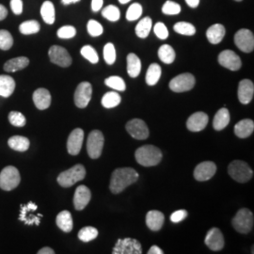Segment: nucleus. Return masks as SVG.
<instances>
[{
	"mask_svg": "<svg viewBox=\"0 0 254 254\" xmlns=\"http://www.w3.org/2000/svg\"><path fill=\"white\" fill-rule=\"evenodd\" d=\"M102 15L110 22H116L121 17V11L118 7L114 5H109L103 9Z\"/></svg>",
	"mask_w": 254,
	"mask_h": 254,
	"instance_id": "nucleus-40",
	"label": "nucleus"
},
{
	"mask_svg": "<svg viewBox=\"0 0 254 254\" xmlns=\"http://www.w3.org/2000/svg\"><path fill=\"white\" fill-rule=\"evenodd\" d=\"M48 55L51 63L61 67H69L72 64L71 56L68 53V51L62 46H51L48 51Z\"/></svg>",
	"mask_w": 254,
	"mask_h": 254,
	"instance_id": "nucleus-12",
	"label": "nucleus"
},
{
	"mask_svg": "<svg viewBox=\"0 0 254 254\" xmlns=\"http://www.w3.org/2000/svg\"><path fill=\"white\" fill-rule=\"evenodd\" d=\"M163 251L157 247V246H153L149 251H148V254H163Z\"/></svg>",
	"mask_w": 254,
	"mask_h": 254,
	"instance_id": "nucleus-53",
	"label": "nucleus"
},
{
	"mask_svg": "<svg viewBox=\"0 0 254 254\" xmlns=\"http://www.w3.org/2000/svg\"><path fill=\"white\" fill-rule=\"evenodd\" d=\"M87 29H88L89 34L92 37L100 36L103 34V31H104V28L102 27V25L95 20H90L88 22Z\"/></svg>",
	"mask_w": 254,
	"mask_h": 254,
	"instance_id": "nucleus-47",
	"label": "nucleus"
},
{
	"mask_svg": "<svg viewBox=\"0 0 254 254\" xmlns=\"http://www.w3.org/2000/svg\"><path fill=\"white\" fill-rule=\"evenodd\" d=\"M186 2L190 8H197L200 4V0H186Z\"/></svg>",
	"mask_w": 254,
	"mask_h": 254,
	"instance_id": "nucleus-55",
	"label": "nucleus"
},
{
	"mask_svg": "<svg viewBox=\"0 0 254 254\" xmlns=\"http://www.w3.org/2000/svg\"><path fill=\"white\" fill-rule=\"evenodd\" d=\"M84 140V131L81 128H75L72 131L67 141L68 153L72 155H77L80 153Z\"/></svg>",
	"mask_w": 254,
	"mask_h": 254,
	"instance_id": "nucleus-17",
	"label": "nucleus"
},
{
	"mask_svg": "<svg viewBox=\"0 0 254 254\" xmlns=\"http://www.w3.org/2000/svg\"><path fill=\"white\" fill-rule=\"evenodd\" d=\"M235 1H237V2H240V1H242V0H235Z\"/></svg>",
	"mask_w": 254,
	"mask_h": 254,
	"instance_id": "nucleus-59",
	"label": "nucleus"
},
{
	"mask_svg": "<svg viewBox=\"0 0 254 254\" xmlns=\"http://www.w3.org/2000/svg\"><path fill=\"white\" fill-rule=\"evenodd\" d=\"M21 181L20 173L15 167L8 166L0 173V188L3 190L10 191L18 187Z\"/></svg>",
	"mask_w": 254,
	"mask_h": 254,
	"instance_id": "nucleus-6",
	"label": "nucleus"
},
{
	"mask_svg": "<svg viewBox=\"0 0 254 254\" xmlns=\"http://www.w3.org/2000/svg\"><path fill=\"white\" fill-rule=\"evenodd\" d=\"M229 175L238 183H247L254 176V171L248 164L241 160H234L228 167Z\"/></svg>",
	"mask_w": 254,
	"mask_h": 254,
	"instance_id": "nucleus-4",
	"label": "nucleus"
},
{
	"mask_svg": "<svg viewBox=\"0 0 254 254\" xmlns=\"http://www.w3.org/2000/svg\"><path fill=\"white\" fill-rule=\"evenodd\" d=\"M254 94V82L251 81L250 79H243L239 82L238 85V99L241 104L248 105L253 100Z\"/></svg>",
	"mask_w": 254,
	"mask_h": 254,
	"instance_id": "nucleus-19",
	"label": "nucleus"
},
{
	"mask_svg": "<svg viewBox=\"0 0 254 254\" xmlns=\"http://www.w3.org/2000/svg\"><path fill=\"white\" fill-rule=\"evenodd\" d=\"M138 179V173L132 168H120L115 170L110 179L109 190L113 194H119Z\"/></svg>",
	"mask_w": 254,
	"mask_h": 254,
	"instance_id": "nucleus-1",
	"label": "nucleus"
},
{
	"mask_svg": "<svg viewBox=\"0 0 254 254\" xmlns=\"http://www.w3.org/2000/svg\"><path fill=\"white\" fill-rule=\"evenodd\" d=\"M29 64V60L26 57H18L11 59L4 64V71L8 73H14L20 70H23Z\"/></svg>",
	"mask_w": 254,
	"mask_h": 254,
	"instance_id": "nucleus-27",
	"label": "nucleus"
},
{
	"mask_svg": "<svg viewBox=\"0 0 254 254\" xmlns=\"http://www.w3.org/2000/svg\"><path fill=\"white\" fill-rule=\"evenodd\" d=\"M175 51L170 45H163L158 49V58L164 64H173L175 61Z\"/></svg>",
	"mask_w": 254,
	"mask_h": 254,
	"instance_id": "nucleus-34",
	"label": "nucleus"
},
{
	"mask_svg": "<svg viewBox=\"0 0 254 254\" xmlns=\"http://www.w3.org/2000/svg\"><path fill=\"white\" fill-rule=\"evenodd\" d=\"M103 7V0H91V9L93 11H99Z\"/></svg>",
	"mask_w": 254,
	"mask_h": 254,
	"instance_id": "nucleus-52",
	"label": "nucleus"
},
{
	"mask_svg": "<svg viewBox=\"0 0 254 254\" xmlns=\"http://www.w3.org/2000/svg\"><path fill=\"white\" fill-rule=\"evenodd\" d=\"M13 45V39L8 30L0 29V49L9 50Z\"/></svg>",
	"mask_w": 254,
	"mask_h": 254,
	"instance_id": "nucleus-41",
	"label": "nucleus"
},
{
	"mask_svg": "<svg viewBox=\"0 0 254 254\" xmlns=\"http://www.w3.org/2000/svg\"><path fill=\"white\" fill-rule=\"evenodd\" d=\"M254 121L250 119H245L238 122L235 127V134L240 138L249 137L254 133Z\"/></svg>",
	"mask_w": 254,
	"mask_h": 254,
	"instance_id": "nucleus-24",
	"label": "nucleus"
},
{
	"mask_svg": "<svg viewBox=\"0 0 254 254\" xmlns=\"http://www.w3.org/2000/svg\"><path fill=\"white\" fill-rule=\"evenodd\" d=\"M105 143V137L99 130H92L88 136L87 151L89 156L92 159L99 158L102 154Z\"/></svg>",
	"mask_w": 254,
	"mask_h": 254,
	"instance_id": "nucleus-7",
	"label": "nucleus"
},
{
	"mask_svg": "<svg viewBox=\"0 0 254 254\" xmlns=\"http://www.w3.org/2000/svg\"><path fill=\"white\" fill-rule=\"evenodd\" d=\"M142 14V6L139 3H133L130 5L127 11V19L128 21H136Z\"/></svg>",
	"mask_w": 254,
	"mask_h": 254,
	"instance_id": "nucleus-43",
	"label": "nucleus"
},
{
	"mask_svg": "<svg viewBox=\"0 0 254 254\" xmlns=\"http://www.w3.org/2000/svg\"><path fill=\"white\" fill-rule=\"evenodd\" d=\"M121 101L122 98L118 92L109 91L102 98V106L106 109H113L120 105Z\"/></svg>",
	"mask_w": 254,
	"mask_h": 254,
	"instance_id": "nucleus-35",
	"label": "nucleus"
},
{
	"mask_svg": "<svg viewBox=\"0 0 254 254\" xmlns=\"http://www.w3.org/2000/svg\"><path fill=\"white\" fill-rule=\"evenodd\" d=\"M162 12L167 15H176L181 12V6L171 0H168L164 3L162 7Z\"/></svg>",
	"mask_w": 254,
	"mask_h": 254,
	"instance_id": "nucleus-44",
	"label": "nucleus"
},
{
	"mask_svg": "<svg viewBox=\"0 0 254 254\" xmlns=\"http://www.w3.org/2000/svg\"><path fill=\"white\" fill-rule=\"evenodd\" d=\"M40 28L41 26L38 21L30 20V21H26L22 23L19 27V30L24 35H30V34L38 33L40 31Z\"/></svg>",
	"mask_w": 254,
	"mask_h": 254,
	"instance_id": "nucleus-36",
	"label": "nucleus"
},
{
	"mask_svg": "<svg viewBox=\"0 0 254 254\" xmlns=\"http://www.w3.org/2000/svg\"><path fill=\"white\" fill-rule=\"evenodd\" d=\"M161 73H162L161 67L158 64H151L146 73V83L149 86H154L159 81Z\"/></svg>",
	"mask_w": 254,
	"mask_h": 254,
	"instance_id": "nucleus-32",
	"label": "nucleus"
},
{
	"mask_svg": "<svg viewBox=\"0 0 254 254\" xmlns=\"http://www.w3.org/2000/svg\"><path fill=\"white\" fill-rule=\"evenodd\" d=\"M86 176L85 167L81 164H77L73 168L61 173L58 177V183L63 188H70L75 183L81 181Z\"/></svg>",
	"mask_w": 254,
	"mask_h": 254,
	"instance_id": "nucleus-3",
	"label": "nucleus"
},
{
	"mask_svg": "<svg viewBox=\"0 0 254 254\" xmlns=\"http://www.w3.org/2000/svg\"><path fill=\"white\" fill-rule=\"evenodd\" d=\"M38 254H54L55 252L51 249V248H43V249H41L39 252H38Z\"/></svg>",
	"mask_w": 254,
	"mask_h": 254,
	"instance_id": "nucleus-56",
	"label": "nucleus"
},
{
	"mask_svg": "<svg viewBox=\"0 0 254 254\" xmlns=\"http://www.w3.org/2000/svg\"><path fill=\"white\" fill-rule=\"evenodd\" d=\"M113 254H141L142 249L140 243L133 238L119 239L113 249Z\"/></svg>",
	"mask_w": 254,
	"mask_h": 254,
	"instance_id": "nucleus-9",
	"label": "nucleus"
},
{
	"mask_svg": "<svg viewBox=\"0 0 254 254\" xmlns=\"http://www.w3.org/2000/svg\"><path fill=\"white\" fill-rule=\"evenodd\" d=\"M218 64L231 71H238L241 66V59L232 50H224L218 55Z\"/></svg>",
	"mask_w": 254,
	"mask_h": 254,
	"instance_id": "nucleus-14",
	"label": "nucleus"
},
{
	"mask_svg": "<svg viewBox=\"0 0 254 254\" xmlns=\"http://www.w3.org/2000/svg\"><path fill=\"white\" fill-rule=\"evenodd\" d=\"M131 0H119V2L121 3V4H127L128 2H130Z\"/></svg>",
	"mask_w": 254,
	"mask_h": 254,
	"instance_id": "nucleus-58",
	"label": "nucleus"
},
{
	"mask_svg": "<svg viewBox=\"0 0 254 254\" xmlns=\"http://www.w3.org/2000/svg\"><path fill=\"white\" fill-rule=\"evenodd\" d=\"M92 87L89 82H81L74 92V104L79 109H85L91 99Z\"/></svg>",
	"mask_w": 254,
	"mask_h": 254,
	"instance_id": "nucleus-11",
	"label": "nucleus"
},
{
	"mask_svg": "<svg viewBox=\"0 0 254 254\" xmlns=\"http://www.w3.org/2000/svg\"><path fill=\"white\" fill-rule=\"evenodd\" d=\"M33 102L37 109L40 110L47 109L51 105V94L46 89H38L33 93Z\"/></svg>",
	"mask_w": 254,
	"mask_h": 254,
	"instance_id": "nucleus-21",
	"label": "nucleus"
},
{
	"mask_svg": "<svg viewBox=\"0 0 254 254\" xmlns=\"http://www.w3.org/2000/svg\"><path fill=\"white\" fill-rule=\"evenodd\" d=\"M7 15H8V10L3 5L0 4V21L6 18Z\"/></svg>",
	"mask_w": 254,
	"mask_h": 254,
	"instance_id": "nucleus-54",
	"label": "nucleus"
},
{
	"mask_svg": "<svg viewBox=\"0 0 254 254\" xmlns=\"http://www.w3.org/2000/svg\"><path fill=\"white\" fill-rule=\"evenodd\" d=\"M10 8L16 15L23 12V1L22 0H10Z\"/></svg>",
	"mask_w": 254,
	"mask_h": 254,
	"instance_id": "nucleus-51",
	"label": "nucleus"
},
{
	"mask_svg": "<svg viewBox=\"0 0 254 254\" xmlns=\"http://www.w3.org/2000/svg\"><path fill=\"white\" fill-rule=\"evenodd\" d=\"M135 157L136 162L141 166L153 167L160 163L162 153L157 147L148 144L138 148L135 153Z\"/></svg>",
	"mask_w": 254,
	"mask_h": 254,
	"instance_id": "nucleus-2",
	"label": "nucleus"
},
{
	"mask_svg": "<svg viewBox=\"0 0 254 254\" xmlns=\"http://www.w3.org/2000/svg\"><path fill=\"white\" fill-rule=\"evenodd\" d=\"M173 29L175 32L186 35V36H193L196 33V27L190 23L188 22H178L173 26Z\"/></svg>",
	"mask_w": 254,
	"mask_h": 254,
	"instance_id": "nucleus-37",
	"label": "nucleus"
},
{
	"mask_svg": "<svg viewBox=\"0 0 254 254\" xmlns=\"http://www.w3.org/2000/svg\"><path fill=\"white\" fill-rule=\"evenodd\" d=\"M165 217L163 213L160 211L152 210L147 213L146 224L152 231H159L163 226Z\"/></svg>",
	"mask_w": 254,
	"mask_h": 254,
	"instance_id": "nucleus-22",
	"label": "nucleus"
},
{
	"mask_svg": "<svg viewBox=\"0 0 254 254\" xmlns=\"http://www.w3.org/2000/svg\"><path fill=\"white\" fill-rule=\"evenodd\" d=\"M225 33H226V29L223 25L215 24L207 29L206 37L209 43H211L212 45H218L223 40Z\"/></svg>",
	"mask_w": 254,
	"mask_h": 254,
	"instance_id": "nucleus-23",
	"label": "nucleus"
},
{
	"mask_svg": "<svg viewBox=\"0 0 254 254\" xmlns=\"http://www.w3.org/2000/svg\"><path fill=\"white\" fill-rule=\"evenodd\" d=\"M141 71V62L139 58L134 53H130L127 56V73L135 78L138 76Z\"/></svg>",
	"mask_w": 254,
	"mask_h": 254,
	"instance_id": "nucleus-29",
	"label": "nucleus"
},
{
	"mask_svg": "<svg viewBox=\"0 0 254 254\" xmlns=\"http://www.w3.org/2000/svg\"><path fill=\"white\" fill-rule=\"evenodd\" d=\"M208 115L204 112L193 113L187 122V127L191 132H200L203 130L208 124Z\"/></svg>",
	"mask_w": 254,
	"mask_h": 254,
	"instance_id": "nucleus-18",
	"label": "nucleus"
},
{
	"mask_svg": "<svg viewBox=\"0 0 254 254\" xmlns=\"http://www.w3.org/2000/svg\"><path fill=\"white\" fill-rule=\"evenodd\" d=\"M204 243L211 251L218 252L223 249L225 241H224V237L222 236V233L218 230V228H212L209 230L207 235L205 236Z\"/></svg>",
	"mask_w": 254,
	"mask_h": 254,
	"instance_id": "nucleus-16",
	"label": "nucleus"
},
{
	"mask_svg": "<svg viewBox=\"0 0 254 254\" xmlns=\"http://www.w3.org/2000/svg\"><path fill=\"white\" fill-rule=\"evenodd\" d=\"M230 123V112L225 107L220 109L215 115L213 120V127L215 130L220 131L227 127Z\"/></svg>",
	"mask_w": 254,
	"mask_h": 254,
	"instance_id": "nucleus-28",
	"label": "nucleus"
},
{
	"mask_svg": "<svg viewBox=\"0 0 254 254\" xmlns=\"http://www.w3.org/2000/svg\"><path fill=\"white\" fill-rule=\"evenodd\" d=\"M152 26H153V22L150 17H144L141 19L136 26V36L141 39L147 38L151 32Z\"/></svg>",
	"mask_w": 254,
	"mask_h": 254,
	"instance_id": "nucleus-33",
	"label": "nucleus"
},
{
	"mask_svg": "<svg viewBox=\"0 0 254 254\" xmlns=\"http://www.w3.org/2000/svg\"><path fill=\"white\" fill-rule=\"evenodd\" d=\"M56 223L58 227L65 233H70L73 230V218L71 213L67 210L59 213L56 218Z\"/></svg>",
	"mask_w": 254,
	"mask_h": 254,
	"instance_id": "nucleus-26",
	"label": "nucleus"
},
{
	"mask_svg": "<svg viewBox=\"0 0 254 254\" xmlns=\"http://www.w3.org/2000/svg\"><path fill=\"white\" fill-rule=\"evenodd\" d=\"M15 90L14 79L6 74H0V96L8 98Z\"/></svg>",
	"mask_w": 254,
	"mask_h": 254,
	"instance_id": "nucleus-25",
	"label": "nucleus"
},
{
	"mask_svg": "<svg viewBox=\"0 0 254 254\" xmlns=\"http://www.w3.org/2000/svg\"><path fill=\"white\" fill-rule=\"evenodd\" d=\"M81 55L88 60L91 64H97L99 62V57L96 52V50L91 46H83L81 48Z\"/></svg>",
	"mask_w": 254,
	"mask_h": 254,
	"instance_id": "nucleus-42",
	"label": "nucleus"
},
{
	"mask_svg": "<svg viewBox=\"0 0 254 254\" xmlns=\"http://www.w3.org/2000/svg\"><path fill=\"white\" fill-rule=\"evenodd\" d=\"M154 34L160 40H165L169 37V30L162 22H158L154 25Z\"/></svg>",
	"mask_w": 254,
	"mask_h": 254,
	"instance_id": "nucleus-49",
	"label": "nucleus"
},
{
	"mask_svg": "<svg viewBox=\"0 0 254 254\" xmlns=\"http://www.w3.org/2000/svg\"><path fill=\"white\" fill-rule=\"evenodd\" d=\"M235 44L242 52H253L254 49V33L247 28L239 29L235 35Z\"/></svg>",
	"mask_w": 254,
	"mask_h": 254,
	"instance_id": "nucleus-10",
	"label": "nucleus"
},
{
	"mask_svg": "<svg viewBox=\"0 0 254 254\" xmlns=\"http://www.w3.org/2000/svg\"><path fill=\"white\" fill-rule=\"evenodd\" d=\"M57 34L61 39H72L76 34V29L73 26H64L58 30Z\"/></svg>",
	"mask_w": 254,
	"mask_h": 254,
	"instance_id": "nucleus-48",
	"label": "nucleus"
},
{
	"mask_svg": "<svg viewBox=\"0 0 254 254\" xmlns=\"http://www.w3.org/2000/svg\"><path fill=\"white\" fill-rule=\"evenodd\" d=\"M217 172V166L212 161H205L197 165L194 170V177L197 181H207Z\"/></svg>",
	"mask_w": 254,
	"mask_h": 254,
	"instance_id": "nucleus-15",
	"label": "nucleus"
},
{
	"mask_svg": "<svg viewBox=\"0 0 254 254\" xmlns=\"http://www.w3.org/2000/svg\"><path fill=\"white\" fill-rule=\"evenodd\" d=\"M105 83H106V85L108 87L115 90V91H125L126 89H127V85H126L125 80L122 77L116 76V75L108 77L105 80Z\"/></svg>",
	"mask_w": 254,
	"mask_h": 254,
	"instance_id": "nucleus-38",
	"label": "nucleus"
},
{
	"mask_svg": "<svg viewBox=\"0 0 254 254\" xmlns=\"http://www.w3.org/2000/svg\"><path fill=\"white\" fill-rule=\"evenodd\" d=\"M104 59L109 65H112L116 61V49L111 43H108L104 47Z\"/></svg>",
	"mask_w": 254,
	"mask_h": 254,
	"instance_id": "nucleus-45",
	"label": "nucleus"
},
{
	"mask_svg": "<svg viewBox=\"0 0 254 254\" xmlns=\"http://www.w3.org/2000/svg\"><path fill=\"white\" fill-rule=\"evenodd\" d=\"M126 128L130 136L138 140L146 139L149 136L148 127L144 123V121L140 119H133L129 121L126 126Z\"/></svg>",
	"mask_w": 254,
	"mask_h": 254,
	"instance_id": "nucleus-13",
	"label": "nucleus"
},
{
	"mask_svg": "<svg viewBox=\"0 0 254 254\" xmlns=\"http://www.w3.org/2000/svg\"><path fill=\"white\" fill-rule=\"evenodd\" d=\"M41 15L46 24L48 25L54 24L56 20V12H55L54 4L51 1L44 2L41 8Z\"/></svg>",
	"mask_w": 254,
	"mask_h": 254,
	"instance_id": "nucleus-31",
	"label": "nucleus"
},
{
	"mask_svg": "<svg viewBox=\"0 0 254 254\" xmlns=\"http://www.w3.org/2000/svg\"><path fill=\"white\" fill-rule=\"evenodd\" d=\"M97 236H98V230L96 228L91 227V226L82 228L78 233V238L85 243L95 239Z\"/></svg>",
	"mask_w": 254,
	"mask_h": 254,
	"instance_id": "nucleus-39",
	"label": "nucleus"
},
{
	"mask_svg": "<svg viewBox=\"0 0 254 254\" xmlns=\"http://www.w3.org/2000/svg\"><path fill=\"white\" fill-rule=\"evenodd\" d=\"M8 144L14 151L26 152L29 148L30 142L26 136H13L9 138Z\"/></svg>",
	"mask_w": 254,
	"mask_h": 254,
	"instance_id": "nucleus-30",
	"label": "nucleus"
},
{
	"mask_svg": "<svg viewBox=\"0 0 254 254\" xmlns=\"http://www.w3.org/2000/svg\"><path fill=\"white\" fill-rule=\"evenodd\" d=\"M9 121L13 127H25V125H26L25 116L18 111L9 112Z\"/></svg>",
	"mask_w": 254,
	"mask_h": 254,
	"instance_id": "nucleus-46",
	"label": "nucleus"
},
{
	"mask_svg": "<svg viewBox=\"0 0 254 254\" xmlns=\"http://www.w3.org/2000/svg\"><path fill=\"white\" fill-rule=\"evenodd\" d=\"M195 77L190 73H181L175 76L170 82V89L174 92L190 91L195 86Z\"/></svg>",
	"mask_w": 254,
	"mask_h": 254,
	"instance_id": "nucleus-8",
	"label": "nucleus"
},
{
	"mask_svg": "<svg viewBox=\"0 0 254 254\" xmlns=\"http://www.w3.org/2000/svg\"><path fill=\"white\" fill-rule=\"evenodd\" d=\"M254 214L247 208L240 209L233 218V226L240 234H248L254 228Z\"/></svg>",
	"mask_w": 254,
	"mask_h": 254,
	"instance_id": "nucleus-5",
	"label": "nucleus"
},
{
	"mask_svg": "<svg viewBox=\"0 0 254 254\" xmlns=\"http://www.w3.org/2000/svg\"><path fill=\"white\" fill-rule=\"evenodd\" d=\"M80 0H62V3L64 5H70V4H74V3H77L79 2Z\"/></svg>",
	"mask_w": 254,
	"mask_h": 254,
	"instance_id": "nucleus-57",
	"label": "nucleus"
},
{
	"mask_svg": "<svg viewBox=\"0 0 254 254\" xmlns=\"http://www.w3.org/2000/svg\"><path fill=\"white\" fill-rule=\"evenodd\" d=\"M91 198V190L86 186H79L74 192V197H73L74 208L77 211H81L89 204Z\"/></svg>",
	"mask_w": 254,
	"mask_h": 254,
	"instance_id": "nucleus-20",
	"label": "nucleus"
},
{
	"mask_svg": "<svg viewBox=\"0 0 254 254\" xmlns=\"http://www.w3.org/2000/svg\"><path fill=\"white\" fill-rule=\"evenodd\" d=\"M187 217H188V212L182 209V210L173 212L171 216V220L173 223H178V222H181L182 220H184Z\"/></svg>",
	"mask_w": 254,
	"mask_h": 254,
	"instance_id": "nucleus-50",
	"label": "nucleus"
}]
</instances>
